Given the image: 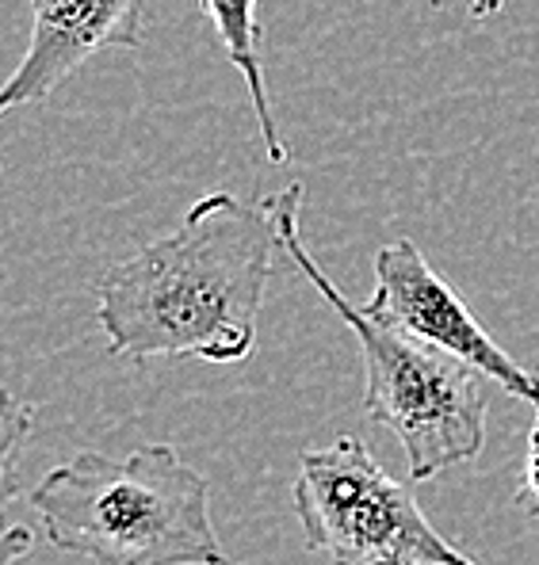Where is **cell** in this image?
<instances>
[{
  "label": "cell",
  "instance_id": "1",
  "mask_svg": "<svg viewBox=\"0 0 539 565\" xmlns=\"http://www.w3.org/2000/svg\"><path fill=\"white\" fill-rule=\"evenodd\" d=\"M279 234L268 206L211 191L169 237L115 264L96 287V321L112 355H157L226 367L256 348Z\"/></svg>",
  "mask_w": 539,
  "mask_h": 565
},
{
  "label": "cell",
  "instance_id": "2",
  "mask_svg": "<svg viewBox=\"0 0 539 565\" xmlns=\"http://www.w3.org/2000/svg\"><path fill=\"white\" fill-rule=\"evenodd\" d=\"M50 546L93 565H230L211 520V486L172 444L85 451L28 493Z\"/></svg>",
  "mask_w": 539,
  "mask_h": 565
},
{
  "label": "cell",
  "instance_id": "3",
  "mask_svg": "<svg viewBox=\"0 0 539 565\" xmlns=\"http://www.w3.org/2000/svg\"><path fill=\"white\" fill-rule=\"evenodd\" d=\"M264 206L276 222L279 248L314 282L329 310L352 329L363 355V413L398 436L410 478L433 481L447 467L478 459L486 444V379L455 355L421 344L391 321L376 318L368 306L348 302L298 234L303 184L292 180L264 199Z\"/></svg>",
  "mask_w": 539,
  "mask_h": 565
},
{
  "label": "cell",
  "instance_id": "4",
  "mask_svg": "<svg viewBox=\"0 0 539 565\" xmlns=\"http://www.w3.org/2000/svg\"><path fill=\"white\" fill-rule=\"evenodd\" d=\"M292 504L306 546L334 565H478L425 520L410 489L356 436L303 451Z\"/></svg>",
  "mask_w": 539,
  "mask_h": 565
},
{
  "label": "cell",
  "instance_id": "5",
  "mask_svg": "<svg viewBox=\"0 0 539 565\" xmlns=\"http://www.w3.org/2000/svg\"><path fill=\"white\" fill-rule=\"evenodd\" d=\"M376 318L391 321L402 332L429 348L455 355L459 363L475 367L509 397L539 405V375L520 367L509 352L475 321L459 295L441 271L421 256L410 237H398L376 253V295L368 298Z\"/></svg>",
  "mask_w": 539,
  "mask_h": 565
},
{
  "label": "cell",
  "instance_id": "6",
  "mask_svg": "<svg viewBox=\"0 0 539 565\" xmlns=\"http://www.w3.org/2000/svg\"><path fill=\"white\" fill-rule=\"evenodd\" d=\"M31 43L0 93V111L43 104L99 50L142 43L146 0H28Z\"/></svg>",
  "mask_w": 539,
  "mask_h": 565
},
{
  "label": "cell",
  "instance_id": "7",
  "mask_svg": "<svg viewBox=\"0 0 539 565\" xmlns=\"http://www.w3.org/2000/svg\"><path fill=\"white\" fill-rule=\"evenodd\" d=\"M203 15L211 20L214 35H219L222 50H226L230 65L242 73L245 88H249V104H253L256 127L264 138V153L272 164H287V141L276 127V111H272V96H268V81H264V65H261V0H199Z\"/></svg>",
  "mask_w": 539,
  "mask_h": 565
},
{
  "label": "cell",
  "instance_id": "8",
  "mask_svg": "<svg viewBox=\"0 0 539 565\" xmlns=\"http://www.w3.org/2000/svg\"><path fill=\"white\" fill-rule=\"evenodd\" d=\"M0 409H4V455H0V467H4V504L12 501V493H15V451H20V444H23V436L31 431V405H23V402H15L12 394H4V402H0Z\"/></svg>",
  "mask_w": 539,
  "mask_h": 565
},
{
  "label": "cell",
  "instance_id": "9",
  "mask_svg": "<svg viewBox=\"0 0 539 565\" xmlns=\"http://www.w3.org/2000/svg\"><path fill=\"white\" fill-rule=\"evenodd\" d=\"M517 504L525 516L539 520V444H528V462L517 486Z\"/></svg>",
  "mask_w": 539,
  "mask_h": 565
},
{
  "label": "cell",
  "instance_id": "10",
  "mask_svg": "<svg viewBox=\"0 0 539 565\" xmlns=\"http://www.w3.org/2000/svg\"><path fill=\"white\" fill-rule=\"evenodd\" d=\"M31 543H35V535H31V527H20V523H12V527L4 531V543H0V565H15L20 558H28L31 554Z\"/></svg>",
  "mask_w": 539,
  "mask_h": 565
},
{
  "label": "cell",
  "instance_id": "11",
  "mask_svg": "<svg viewBox=\"0 0 539 565\" xmlns=\"http://www.w3.org/2000/svg\"><path fill=\"white\" fill-rule=\"evenodd\" d=\"M505 4H509V0H467V8H471L475 20H490V15L501 12Z\"/></svg>",
  "mask_w": 539,
  "mask_h": 565
},
{
  "label": "cell",
  "instance_id": "12",
  "mask_svg": "<svg viewBox=\"0 0 539 565\" xmlns=\"http://www.w3.org/2000/svg\"><path fill=\"white\" fill-rule=\"evenodd\" d=\"M528 444H539V405H536V428H532V436H528Z\"/></svg>",
  "mask_w": 539,
  "mask_h": 565
}]
</instances>
